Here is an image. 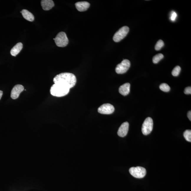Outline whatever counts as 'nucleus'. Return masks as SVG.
I'll list each match as a JSON object with an SVG mask.
<instances>
[{
    "label": "nucleus",
    "mask_w": 191,
    "mask_h": 191,
    "mask_svg": "<svg viewBox=\"0 0 191 191\" xmlns=\"http://www.w3.org/2000/svg\"><path fill=\"white\" fill-rule=\"evenodd\" d=\"M55 84H58L70 89L75 85L77 79L74 74L70 73H63L57 75L53 79Z\"/></svg>",
    "instance_id": "nucleus-1"
},
{
    "label": "nucleus",
    "mask_w": 191,
    "mask_h": 191,
    "mask_svg": "<svg viewBox=\"0 0 191 191\" xmlns=\"http://www.w3.org/2000/svg\"><path fill=\"white\" fill-rule=\"evenodd\" d=\"M70 90V88L62 85L54 84L51 87L50 93L53 96L61 97L68 94Z\"/></svg>",
    "instance_id": "nucleus-2"
},
{
    "label": "nucleus",
    "mask_w": 191,
    "mask_h": 191,
    "mask_svg": "<svg viewBox=\"0 0 191 191\" xmlns=\"http://www.w3.org/2000/svg\"><path fill=\"white\" fill-rule=\"evenodd\" d=\"M55 39V42L58 47H65L68 44V39L64 32L58 33Z\"/></svg>",
    "instance_id": "nucleus-3"
},
{
    "label": "nucleus",
    "mask_w": 191,
    "mask_h": 191,
    "mask_svg": "<svg viewBox=\"0 0 191 191\" xmlns=\"http://www.w3.org/2000/svg\"><path fill=\"white\" fill-rule=\"evenodd\" d=\"M129 172L134 177L141 178L144 177L146 176V171L144 168L137 166L131 167L129 169Z\"/></svg>",
    "instance_id": "nucleus-4"
},
{
    "label": "nucleus",
    "mask_w": 191,
    "mask_h": 191,
    "mask_svg": "<svg viewBox=\"0 0 191 191\" xmlns=\"http://www.w3.org/2000/svg\"><path fill=\"white\" fill-rule=\"evenodd\" d=\"M129 31L128 27L123 26L115 33L113 37V40L115 42H118L126 37Z\"/></svg>",
    "instance_id": "nucleus-5"
},
{
    "label": "nucleus",
    "mask_w": 191,
    "mask_h": 191,
    "mask_svg": "<svg viewBox=\"0 0 191 191\" xmlns=\"http://www.w3.org/2000/svg\"><path fill=\"white\" fill-rule=\"evenodd\" d=\"M153 120L150 117L147 118L143 123L141 131L144 135L149 134L153 130Z\"/></svg>",
    "instance_id": "nucleus-6"
},
{
    "label": "nucleus",
    "mask_w": 191,
    "mask_h": 191,
    "mask_svg": "<svg viewBox=\"0 0 191 191\" xmlns=\"http://www.w3.org/2000/svg\"><path fill=\"white\" fill-rule=\"evenodd\" d=\"M130 65V62L129 60L127 59L124 60L121 63L117 65L116 71L118 74L125 73L129 70Z\"/></svg>",
    "instance_id": "nucleus-7"
},
{
    "label": "nucleus",
    "mask_w": 191,
    "mask_h": 191,
    "mask_svg": "<svg viewBox=\"0 0 191 191\" xmlns=\"http://www.w3.org/2000/svg\"><path fill=\"white\" fill-rule=\"evenodd\" d=\"M114 107L112 105L109 103H106L101 106L98 108V111L101 114H111L114 112Z\"/></svg>",
    "instance_id": "nucleus-8"
},
{
    "label": "nucleus",
    "mask_w": 191,
    "mask_h": 191,
    "mask_svg": "<svg viewBox=\"0 0 191 191\" xmlns=\"http://www.w3.org/2000/svg\"><path fill=\"white\" fill-rule=\"evenodd\" d=\"M24 90V87L22 85L18 84L14 87L11 93V97L12 99L15 100L19 96L20 94Z\"/></svg>",
    "instance_id": "nucleus-9"
},
{
    "label": "nucleus",
    "mask_w": 191,
    "mask_h": 191,
    "mask_svg": "<svg viewBox=\"0 0 191 191\" xmlns=\"http://www.w3.org/2000/svg\"><path fill=\"white\" fill-rule=\"evenodd\" d=\"M129 128V123L125 122L122 124L118 131V135L120 137H125L128 133Z\"/></svg>",
    "instance_id": "nucleus-10"
},
{
    "label": "nucleus",
    "mask_w": 191,
    "mask_h": 191,
    "mask_svg": "<svg viewBox=\"0 0 191 191\" xmlns=\"http://www.w3.org/2000/svg\"><path fill=\"white\" fill-rule=\"evenodd\" d=\"M75 6L78 11L83 12L88 9L90 6V4L88 2L79 1L75 4Z\"/></svg>",
    "instance_id": "nucleus-11"
},
{
    "label": "nucleus",
    "mask_w": 191,
    "mask_h": 191,
    "mask_svg": "<svg viewBox=\"0 0 191 191\" xmlns=\"http://www.w3.org/2000/svg\"><path fill=\"white\" fill-rule=\"evenodd\" d=\"M41 4L42 9L45 11L51 9L55 5L54 1L52 0H42L41 1Z\"/></svg>",
    "instance_id": "nucleus-12"
},
{
    "label": "nucleus",
    "mask_w": 191,
    "mask_h": 191,
    "mask_svg": "<svg viewBox=\"0 0 191 191\" xmlns=\"http://www.w3.org/2000/svg\"><path fill=\"white\" fill-rule=\"evenodd\" d=\"M130 83H126L120 86L119 88V93L123 95H128L130 92Z\"/></svg>",
    "instance_id": "nucleus-13"
},
{
    "label": "nucleus",
    "mask_w": 191,
    "mask_h": 191,
    "mask_svg": "<svg viewBox=\"0 0 191 191\" xmlns=\"http://www.w3.org/2000/svg\"><path fill=\"white\" fill-rule=\"evenodd\" d=\"M23 48V44L21 42H19L12 47L10 51L11 54L14 56H16L18 54Z\"/></svg>",
    "instance_id": "nucleus-14"
},
{
    "label": "nucleus",
    "mask_w": 191,
    "mask_h": 191,
    "mask_svg": "<svg viewBox=\"0 0 191 191\" xmlns=\"http://www.w3.org/2000/svg\"><path fill=\"white\" fill-rule=\"evenodd\" d=\"M22 16L27 21L32 22L34 19V16L31 12L28 11V10L24 9L21 11Z\"/></svg>",
    "instance_id": "nucleus-15"
},
{
    "label": "nucleus",
    "mask_w": 191,
    "mask_h": 191,
    "mask_svg": "<svg viewBox=\"0 0 191 191\" xmlns=\"http://www.w3.org/2000/svg\"><path fill=\"white\" fill-rule=\"evenodd\" d=\"M164 57L163 55L162 54H157L155 55V56L153 57V63L157 64L158 63L159 61L162 60Z\"/></svg>",
    "instance_id": "nucleus-16"
},
{
    "label": "nucleus",
    "mask_w": 191,
    "mask_h": 191,
    "mask_svg": "<svg viewBox=\"0 0 191 191\" xmlns=\"http://www.w3.org/2000/svg\"><path fill=\"white\" fill-rule=\"evenodd\" d=\"M184 137L187 141L191 142V130H187L184 132Z\"/></svg>",
    "instance_id": "nucleus-17"
},
{
    "label": "nucleus",
    "mask_w": 191,
    "mask_h": 191,
    "mask_svg": "<svg viewBox=\"0 0 191 191\" xmlns=\"http://www.w3.org/2000/svg\"><path fill=\"white\" fill-rule=\"evenodd\" d=\"M159 88L161 90L165 92H169L170 90V88L169 85L166 83H162L161 84Z\"/></svg>",
    "instance_id": "nucleus-18"
},
{
    "label": "nucleus",
    "mask_w": 191,
    "mask_h": 191,
    "mask_svg": "<svg viewBox=\"0 0 191 191\" xmlns=\"http://www.w3.org/2000/svg\"><path fill=\"white\" fill-rule=\"evenodd\" d=\"M164 42L162 40H159L155 45V50L157 51L160 50L164 47Z\"/></svg>",
    "instance_id": "nucleus-19"
},
{
    "label": "nucleus",
    "mask_w": 191,
    "mask_h": 191,
    "mask_svg": "<svg viewBox=\"0 0 191 191\" xmlns=\"http://www.w3.org/2000/svg\"><path fill=\"white\" fill-rule=\"evenodd\" d=\"M180 71H181V68L179 66H177L175 67L172 72V74L174 77H177L180 73Z\"/></svg>",
    "instance_id": "nucleus-20"
},
{
    "label": "nucleus",
    "mask_w": 191,
    "mask_h": 191,
    "mask_svg": "<svg viewBox=\"0 0 191 191\" xmlns=\"http://www.w3.org/2000/svg\"><path fill=\"white\" fill-rule=\"evenodd\" d=\"M177 15L176 12L174 11L172 12L171 15L170 19L172 21H174L176 19Z\"/></svg>",
    "instance_id": "nucleus-21"
},
{
    "label": "nucleus",
    "mask_w": 191,
    "mask_h": 191,
    "mask_svg": "<svg viewBox=\"0 0 191 191\" xmlns=\"http://www.w3.org/2000/svg\"><path fill=\"white\" fill-rule=\"evenodd\" d=\"M184 93L185 94H191V87H188L185 88Z\"/></svg>",
    "instance_id": "nucleus-22"
},
{
    "label": "nucleus",
    "mask_w": 191,
    "mask_h": 191,
    "mask_svg": "<svg viewBox=\"0 0 191 191\" xmlns=\"http://www.w3.org/2000/svg\"><path fill=\"white\" fill-rule=\"evenodd\" d=\"M187 116L188 117L189 119L191 121V111H189L187 113Z\"/></svg>",
    "instance_id": "nucleus-23"
},
{
    "label": "nucleus",
    "mask_w": 191,
    "mask_h": 191,
    "mask_svg": "<svg viewBox=\"0 0 191 191\" xmlns=\"http://www.w3.org/2000/svg\"><path fill=\"white\" fill-rule=\"evenodd\" d=\"M3 94V91H1V90H0V100H1L2 96Z\"/></svg>",
    "instance_id": "nucleus-24"
}]
</instances>
